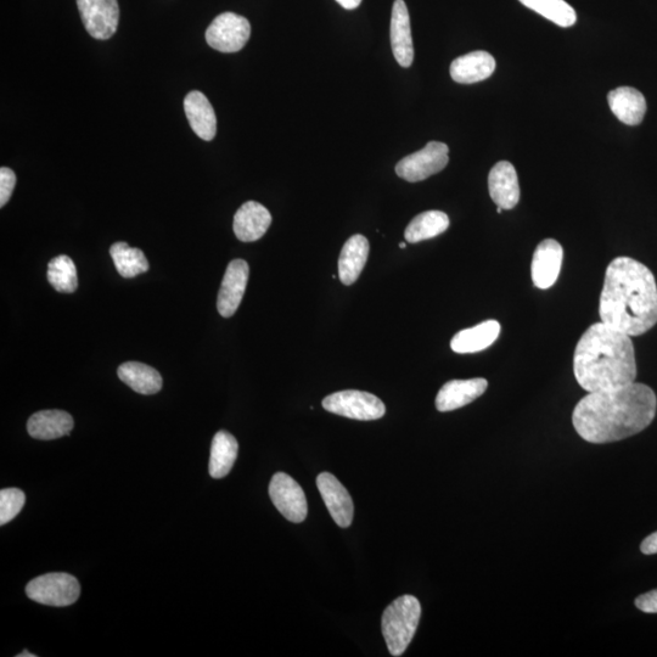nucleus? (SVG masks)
Wrapping results in <instances>:
<instances>
[{
    "label": "nucleus",
    "instance_id": "nucleus-19",
    "mask_svg": "<svg viewBox=\"0 0 657 657\" xmlns=\"http://www.w3.org/2000/svg\"><path fill=\"white\" fill-rule=\"evenodd\" d=\"M496 70V60L490 53L477 52L459 56L451 65V77L460 84H473L487 80Z\"/></svg>",
    "mask_w": 657,
    "mask_h": 657
},
{
    "label": "nucleus",
    "instance_id": "nucleus-17",
    "mask_svg": "<svg viewBox=\"0 0 657 657\" xmlns=\"http://www.w3.org/2000/svg\"><path fill=\"white\" fill-rule=\"evenodd\" d=\"M272 224V215L260 202L247 201L235 213L233 229L244 243L260 240Z\"/></svg>",
    "mask_w": 657,
    "mask_h": 657
},
{
    "label": "nucleus",
    "instance_id": "nucleus-36",
    "mask_svg": "<svg viewBox=\"0 0 657 657\" xmlns=\"http://www.w3.org/2000/svg\"><path fill=\"white\" fill-rule=\"evenodd\" d=\"M400 247H401V249H406L407 244H406V243H401V244H400Z\"/></svg>",
    "mask_w": 657,
    "mask_h": 657
},
{
    "label": "nucleus",
    "instance_id": "nucleus-35",
    "mask_svg": "<svg viewBox=\"0 0 657 657\" xmlns=\"http://www.w3.org/2000/svg\"><path fill=\"white\" fill-rule=\"evenodd\" d=\"M37 655L35 654H30L28 651H24V653L19 654L18 657H36Z\"/></svg>",
    "mask_w": 657,
    "mask_h": 657
},
{
    "label": "nucleus",
    "instance_id": "nucleus-31",
    "mask_svg": "<svg viewBox=\"0 0 657 657\" xmlns=\"http://www.w3.org/2000/svg\"><path fill=\"white\" fill-rule=\"evenodd\" d=\"M16 185V176L14 171L8 167L0 168V206L8 204L11 195H13Z\"/></svg>",
    "mask_w": 657,
    "mask_h": 657
},
{
    "label": "nucleus",
    "instance_id": "nucleus-21",
    "mask_svg": "<svg viewBox=\"0 0 657 657\" xmlns=\"http://www.w3.org/2000/svg\"><path fill=\"white\" fill-rule=\"evenodd\" d=\"M75 426L71 415L64 411H42L33 414L27 423V431L36 440L50 441L70 435Z\"/></svg>",
    "mask_w": 657,
    "mask_h": 657
},
{
    "label": "nucleus",
    "instance_id": "nucleus-28",
    "mask_svg": "<svg viewBox=\"0 0 657 657\" xmlns=\"http://www.w3.org/2000/svg\"><path fill=\"white\" fill-rule=\"evenodd\" d=\"M519 2L560 27L566 28L576 24V11L565 0H519Z\"/></svg>",
    "mask_w": 657,
    "mask_h": 657
},
{
    "label": "nucleus",
    "instance_id": "nucleus-15",
    "mask_svg": "<svg viewBox=\"0 0 657 657\" xmlns=\"http://www.w3.org/2000/svg\"><path fill=\"white\" fill-rule=\"evenodd\" d=\"M487 387L488 381L484 378L449 381L437 393V411L446 413L468 406L484 395Z\"/></svg>",
    "mask_w": 657,
    "mask_h": 657
},
{
    "label": "nucleus",
    "instance_id": "nucleus-6",
    "mask_svg": "<svg viewBox=\"0 0 657 657\" xmlns=\"http://www.w3.org/2000/svg\"><path fill=\"white\" fill-rule=\"evenodd\" d=\"M322 404L325 411L362 421L378 420L386 413L385 404L380 398L356 390L335 392L325 397Z\"/></svg>",
    "mask_w": 657,
    "mask_h": 657
},
{
    "label": "nucleus",
    "instance_id": "nucleus-14",
    "mask_svg": "<svg viewBox=\"0 0 657 657\" xmlns=\"http://www.w3.org/2000/svg\"><path fill=\"white\" fill-rule=\"evenodd\" d=\"M390 38L393 56L402 67H411L414 47L411 18L404 0H395L392 8Z\"/></svg>",
    "mask_w": 657,
    "mask_h": 657
},
{
    "label": "nucleus",
    "instance_id": "nucleus-30",
    "mask_svg": "<svg viewBox=\"0 0 657 657\" xmlns=\"http://www.w3.org/2000/svg\"><path fill=\"white\" fill-rule=\"evenodd\" d=\"M26 503L25 493L19 488H5L0 491V525L4 526L20 514Z\"/></svg>",
    "mask_w": 657,
    "mask_h": 657
},
{
    "label": "nucleus",
    "instance_id": "nucleus-4",
    "mask_svg": "<svg viewBox=\"0 0 657 657\" xmlns=\"http://www.w3.org/2000/svg\"><path fill=\"white\" fill-rule=\"evenodd\" d=\"M421 605L413 595H402L387 606L383 615V634L392 656H402L417 632Z\"/></svg>",
    "mask_w": 657,
    "mask_h": 657
},
{
    "label": "nucleus",
    "instance_id": "nucleus-25",
    "mask_svg": "<svg viewBox=\"0 0 657 657\" xmlns=\"http://www.w3.org/2000/svg\"><path fill=\"white\" fill-rule=\"evenodd\" d=\"M119 378L140 395H155L162 389L160 373L143 363L122 364L119 368Z\"/></svg>",
    "mask_w": 657,
    "mask_h": 657
},
{
    "label": "nucleus",
    "instance_id": "nucleus-7",
    "mask_svg": "<svg viewBox=\"0 0 657 657\" xmlns=\"http://www.w3.org/2000/svg\"><path fill=\"white\" fill-rule=\"evenodd\" d=\"M449 148L445 143L430 142L424 149L404 157L396 166L397 176L409 183L425 181L445 170Z\"/></svg>",
    "mask_w": 657,
    "mask_h": 657
},
{
    "label": "nucleus",
    "instance_id": "nucleus-3",
    "mask_svg": "<svg viewBox=\"0 0 657 657\" xmlns=\"http://www.w3.org/2000/svg\"><path fill=\"white\" fill-rule=\"evenodd\" d=\"M574 373L588 393L634 383L637 362L631 336L603 322L593 324L576 346Z\"/></svg>",
    "mask_w": 657,
    "mask_h": 657
},
{
    "label": "nucleus",
    "instance_id": "nucleus-24",
    "mask_svg": "<svg viewBox=\"0 0 657 657\" xmlns=\"http://www.w3.org/2000/svg\"><path fill=\"white\" fill-rule=\"evenodd\" d=\"M237 438L228 431H218L213 437L209 473L213 479H223L232 471L238 458Z\"/></svg>",
    "mask_w": 657,
    "mask_h": 657
},
{
    "label": "nucleus",
    "instance_id": "nucleus-13",
    "mask_svg": "<svg viewBox=\"0 0 657 657\" xmlns=\"http://www.w3.org/2000/svg\"><path fill=\"white\" fill-rule=\"evenodd\" d=\"M317 486L336 524L342 529L350 527L355 507L344 485L333 474L322 473L317 477Z\"/></svg>",
    "mask_w": 657,
    "mask_h": 657
},
{
    "label": "nucleus",
    "instance_id": "nucleus-8",
    "mask_svg": "<svg viewBox=\"0 0 657 657\" xmlns=\"http://www.w3.org/2000/svg\"><path fill=\"white\" fill-rule=\"evenodd\" d=\"M251 36L249 20L234 13L218 15L207 28L206 41L221 53H237L246 46Z\"/></svg>",
    "mask_w": 657,
    "mask_h": 657
},
{
    "label": "nucleus",
    "instance_id": "nucleus-10",
    "mask_svg": "<svg viewBox=\"0 0 657 657\" xmlns=\"http://www.w3.org/2000/svg\"><path fill=\"white\" fill-rule=\"evenodd\" d=\"M274 507L277 508L286 520L300 524L305 521L308 513L305 492L291 476L284 473L275 474L269 485Z\"/></svg>",
    "mask_w": 657,
    "mask_h": 657
},
{
    "label": "nucleus",
    "instance_id": "nucleus-34",
    "mask_svg": "<svg viewBox=\"0 0 657 657\" xmlns=\"http://www.w3.org/2000/svg\"><path fill=\"white\" fill-rule=\"evenodd\" d=\"M342 8L347 10H355L361 5L362 0H336Z\"/></svg>",
    "mask_w": 657,
    "mask_h": 657
},
{
    "label": "nucleus",
    "instance_id": "nucleus-29",
    "mask_svg": "<svg viewBox=\"0 0 657 657\" xmlns=\"http://www.w3.org/2000/svg\"><path fill=\"white\" fill-rule=\"evenodd\" d=\"M47 277L56 291L72 294L77 290V269L69 256L61 255L53 258L48 265Z\"/></svg>",
    "mask_w": 657,
    "mask_h": 657
},
{
    "label": "nucleus",
    "instance_id": "nucleus-1",
    "mask_svg": "<svg viewBox=\"0 0 657 657\" xmlns=\"http://www.w3.org/2000/svg\"><path fill=\"white\" fill-rule=\"evenodd\" d=\"M657 397L651 387L634 381L615 389L589 392L572 413V424L584 441L604 445L626 440L653 423Z\"/></svg>",
    "mask_w": 657,
    "mask_h": 657
},
{
    "label": "nucleus",
    "instance_id": "nucleus-18",
    "mask_svg": "<svg viewBox=\"0 0 657 657\" xmlns=\"http://www.w3.org/2000/svg\"><path fill=\"white\" fill-rule=\"evenodd\" d=\"M184 111L196 136L211 142L217 133V117L204 93L190 92L184 99Z\"/></svg>",
    "mask_w": 657,
    "mask_h": 657
},
{
    "label": "nucleus",
    "instance_id": "nucleus-12",
    "mask_svg": "<svg viewBox=\"0 0 657 657\" xmlns=\"http://www.w3.org/2000/svg\"><path fill=\"white\" fill-rule=\"evenodd\" d=\"M563 260L564 249L557 240L546 239L537 246L531 266L532 280L536 288L548 290L557 283Z\"/></svg>",
    "mask_w": 657,
    "mask_h": 657
},
{
    "label": "nucleus",
    "instance_id": "nucleus-2",
    "mask_svg": "<svg viewBox=\"0 0 657 657\" xmlns=\"http://www.w3.org/2000/svg\"><path fill=\"white\" fill-rule=\"evenodd\" d=\"M599 316L631 338L657 324V284L653 272L631 257H617L606 269Z\"/></svg>",
    "mask_w": 657,
    "mask_h": 657
},
{
    "label": "nucleus",
    "instance_id": "nucleus-20",
    "mask_svg": "<svg viewBox=\"0 0 657 657\" xmlns=\"http://www.w3.org/2000/svg\"><path fill=\"white\" fill-rule=\"evenodd\" d=\"M609 106L617 119L628 126H638L647 112L644 95L632 87H620L608 95Z\"/></svg>",
    "mask_w": 657,
    "mask_h": 657
},
{
    "label": "nucleus",
    "instance_id": "nucleus-16",
    "mask_svg": "<svg viewBox=\"0 0 657 657\" xmlns=\"http://www.w3.org/2000/svg\"><path fill=\"white\" fill-rule=\"evenodd\" d=\"M491 199L503 210L514 209L520 200V185L515 167L508 161L498 162L488 176Z\"/></svg>",
    "mask_w": 657,
    "mask_h": 657
},
{
    "label": "nucleus",
    "instance_id": "nucleus-11",
    "mask_svg": "<svg viewBox=\"0 0 657 657\" xmlns=\"http://www.w3.org/2000/svg\"><path fill=\"white\" fill-rule=\"evenodd\" d=\"M250 268L244 260H233L224 274L218 292L217 310L224 318L233 317L238 311L249 282Z\"/></svg>",
    "mask_w": 657,
    "mask_h": 657
},
{
    "label": "nucleus",
    "instance_id": "nucleus-5",
    "mask_svg": "<svg viewBox=\"0 0 657 657\" xmlns=\"http://www.w3.org/2000/svg\"><path fill=\"white\" fill-rule=\"evenodd\" d=\"M26 594L33 602L64 608L77 602L81 586L76 577L65 572H53L28 583Z\"/></svg>",
    "mask_w": 657,
    "mask_h": 657
},
{
    "label": "nucleus",
    "instance_id": "nucleus-23",
    "mask_svg": "<svg viewBox=\"0 0 657 657\" xmlns=\"http://www.w3.org/2000/svg\"><path fill=\"white\" fill-rule=\"evenodd\" d=\"M369 256V241L363 235H353L342 247L339 258V278L342 284L352 285L357 282Z\"/></svg>",
    "mask_w": 657,
    "mask_h": 657
},
{
    "label": "nucleus",
    "instance_id": "nucleus-33",
    "mask_svg": "<svg viewBox=\"0 0 657 657\" xmlns=\"http://www.w3.org/2000/svg\"><path fill=\"white\" fill-rule=\"evenodd\" d=\"M640 550L645 555L657 554V531L644 539L642 544H640Z\"/></svg>",
    "mask_w": 657,
    "mask_h": 657
},
{
    "label": "nucleus",
    "instance_id": "nucleus-26",
    "mask_svg": "<svg viewBox=\"0 0 657 657\" xmlns=\"http://www.w3.org/2000/svg\"><path fill=\"white\" fill-rule=\"evenodd\" d=\"M449 227V218L442 211H426L413 218L404 232V238L411 244L438 237Z\"/></svg>",
    "mask_w": 657,
    "mask_h": 657
},
{
    "label": "nucleus",
    "instance_id": "nucleus-32",
    "mask_svg": "<svg viewBox=\"0 0 657 657\" xmlns=\"http://www.w3.org/2000/svg\"><path fill=\"white\" fill-rule=\"evenodd\" d=\"M636 606L645 614H657V589L642 595L636 599Z\"/></svg>",
    "mask_w": 657,
    "mask_h": 657
},
{
    "label": "nucleus",
    "instance_id": "nucleus-37",
    "mask_svg": "<svg viewBox=\"0 0 657 657\" xmlns=\"http://www.w3.org/2000/svg\"><path fill=\"white\" fill-rule=\"evenodd\" d=\"M502 211H503L502 207H498L497 212L502 213Z\"/></svg>",
    "mask_w": 657,
    "mask_h": 657
},
{
    "label": "nucleus",
    "instance_id": "nucleus-9",
    "mask_svg": "<svg viewBox=\"0 0 657 657\" xmlns=\"http://www.w3.org/2000/svg\"><path fill=\"white\" fill-rule=\"evenodd\" d=\"M77 7L84 27L93 38L105 41L115 35L120 21L117 0H77Z\"/></svg>",
    "mask_w": 657,
    "mask_h": 657
},
{
    "label": "nucleus",
    "instance_id": "nucleus-27",
    "mask_svg": "<svg viewBox=\"0 0 657 657\" xmlns=\"http://www.w3.org/2000/svg\"><path fill=\"white\" fill-rule=\"evenodd\" d=\"M110 255L117 272L123 278H136L138 275L149 271L148 258L145 257L144 252L134 249V247L123 243V241L111 246Z\"/></svg>",
    "mask_w": 657,
    "mask_h": 657
},
{
    "label": "nucleus",
    "instance_id": "nucleus-22",
    "mask_svg": "<svg viewBox=\"0 0 657 657\" xmlns=\"http://www.w3.org/2000/svg\"><path fill=\"white\" fill-rule=\"evenodd\" d=\"M501 334V324L497 320H486L476 327L459 331L451 342L452 350L460 355L486 350L497 341Z\"/></svg>",
    "mask_w": 657,
    "mask_h": 657
}]
</instances>
